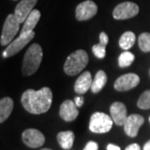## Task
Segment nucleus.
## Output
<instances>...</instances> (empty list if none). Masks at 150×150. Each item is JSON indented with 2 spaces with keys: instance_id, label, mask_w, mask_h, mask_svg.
<instances>
[{
  "instance_id": "nucleus-2",
  "label": "nucleus",
  "mask_w": 150,
  "mask_h": 150,
  "mask_svg": "<svg viewBox=\"0 0 150 150\" xmlns=\"http://www.w3.org/2000/svg\"><path fill=\"white\" fill-rule=\"evenodd\" d=\"M43 59V49L38 43H33L24 54L22 73L24 76H30L37 72Z\"/></svg>"
},
{
  "instance_id": "nucleus-19",
  "label": "nucleus",
  "mask_w": 150,
  "mask_h": 150,
  "mask_svg": "<svg viewBox=\"0 0 150 150\" xmlns=\"http://www.w3.org/2000/svg\"><path fill=\"white\" fill-rule=\"evenodd\" d=\"M74 139L75 136L74 132H72L70 130L60 132L57 136V139H58L60 147L65 150L70 149L73 147Z\"/></svg>"
},
{
  "instance_id": "nucleus-6",
  "label": "nucleus",
  "mask_w": 150,
  "mask_h": 150,
  "mask_svg": "<svg viewBox=\"0 0 150 150\" xmlns=\"http://www.w3.org/2000/svg\"><path fill=\"white\" fill-rule=\"evenodd\" d=\"M139 12V8L133 2H123L114 8L112 16L117 20H124L135 17Z\"/></svg>"
},
{
  "instance_id": "nucleus-23",
  "label": "nucleus",
  "mask_w": 150,
  "mask_h": 150,
  "mask_svg": "<svg viewBox=\"0 0 150 150\" xmlns=\"http://www.w3.org/2000/svg\"><path fill=\"white\" fill-rule=\"evenodd\" d=\"M139 46L140 49L148 53L150 52V33H143L139 37Z\"/></svg>"
},
{
  "instance_id": "nucleus-12",
  "label": "nucleus",
  "mask_w": 150,
  "mask_h": 150,
  "mask_svg": "<svg viewBox=\"0 0 150 150\" xmlns=\"http://www.w3.org/2000/svg\"><path fill=\"white\" fill-rule=\"evenodd\" d=\"M38 0H21L15 8L14 15L20 23H24L36 5Z\"/></svg>"
},
{
  "instance_id": "nucleus-22",
  "label": "nucleus",
  "mask_w": 150,
  "mask_h": 150,
  "mask_svg": "<svg viewBox=\"0 0 150 150\" xmlns=\"http://www.w3.org/2000/svg\"><path fill=\"white\" fill-rule=\"evenodd\" d=\"M135 56L129 51H124L118 57V66L120 68H126L129 67L134 63Z\"/></svg>"
},
{
  "instance_id": "nucleus-28",
  "label": "nucleus",
  "mask_w": 150,
  "mask_h": 150,
  "mask_svg": "<svg viewBox=\"0 0 150 150\" xmlns=\"http://www.w3.org/2000/svg\"><path fill=\"white\" fill-rule=\"evenodd\" d=\"M107 150H121V149L118 146L112 144H109L107 146Z\"/></svg>"
},
{
  "instance_id": "nucleus-4",
  "label": "nucleus",
  "mask_w": 150,
  "mask_h": 150,
  "mask_svg": "<svg viewBox=\"0 0 150 150\" xmlns=\"http://www.w3.org/2000/svg\"><path fill=\"white\" fill-rule=\"evenodd\" d=\"M112 118L104 112H96L93 113L89 121V130L95 134H105L110 131L112 127Z\"/></svg>"
},
{
  "instance_id": "nucleus-3",
  "label": "nucleus",
  "mask_w": 150,
  "mask_h": 150,
  "mask_svg": "<svg viewBox=\"0 0 150 150\" xmlns=\"http://www.w3.org/2000/svg\"><path fill=\"white\" fill-rule=\"evenodd\" d=\"M88 64V55L83 49L76 50L67 58L64 70L65 74L69 76H74L79 74Z\"/></svg>"
},
{
  "instance_id": "nucleus-20",
  "label": "nucleus",
  "mask_w": 150,
  "mask_h": 150,
  "mask_svg": "<svg viewBox=\"0 0 150 150\" xmlns=\"http://www.w3.org/2000/svg\"><path fill=\"white\" fill-rule=\"evenodd\" d=\"M107 75L103 70H98L93 80L91 90L93 93H97L102 90L107 83Z\"/></svg>"
},
{
  "instance_id": "nucleus-9",
  "label": "nucleus",
  "mask_w": 150,
  "mask_h": 150,
  "mask_svg": "<svg viewBox=\"0 0 150 150\" xmlns=\"http://www.w3.org/2000/svg\"><path fill=\"white\" fill-rule=\"evenodd\" d=\"M139 76L135 74H126L118 77L114 83V88L119 92L129 91L139 85Z\"/></svg>"
},
{
  "instance_id": "nucleus-17",
  "label": "nucleus",
  "mask_w": 150,
  "mask_h": 150,
  "mask_svg": "<svg viewBox=\"0 0 150 150\" xmlns=\"http://www.w3.org/2000/svg\"><path fill=\"white\" fill-rule=\"evenodd\" d=\"M13 109V101L9 97H4L0 100V123H4L10 116Z\"/></svg>"
},
{
  "instance_id": "nucleus-8",
  "label": "nucleus",
  "mask_w": 150,
  "mask_h": 150,
  "mask_svg": "<svg viewBox=\"0 0 150 150\" xmlns=\"http://www.w3.org/2000/svg\"><path fill=\"white\" fill-rule=\"evenodd\" d=\"M22 140L23 144L32 149H37L43 146L45 143V137L39 130L28 129L22 134Z\"/></svg>"
},
{
  "instance_id": "nucleus-7",
  "label": "nucleus",
  "mask_w": 150,
  "mask_h": 150,
  "mask_svg": "<svg viewBox=\"0 0 150 150\" xmlns=\"http://www.w3.org/2000/svg\"><path fill=\"white\" fill-rule=\"evenodd\" d=\"M35 36V33L32 32L27 35H19L12 41L8 47L5 48V50L3 52V57L4 58H9L13 55H15L18 53H19L23 48H24L28 43H29L33 38Z\"/></svg>"
},
{
  "instance_id": "nucleus-21",
  "label": "nucleus",
  "mask_w": 150,
  "mask_h": 150,
  "mask_svg": "<svg viewBox=\"0 0 150 150\" xmlns=\"http://www.w3.org/2000/svg\"><path fill=\"white\" fill-rule=\"evenodd\" d=\"M136 41V36L134 33L131 31H127L122 34V36L119 38L118 44L119 47L123 50H129L134 46Z\"/></svg>"
},
{
  "instance_id": "nucleus-25",
  "label": "nucleus",
  "mask_w": 150,
  "mask_h": 150,
  "mask_svg": "<svg viewBox=\"0 0 150 150\" xmlns=\"http://www.w3.org/2000/svg\"><path fill=\"white\" fill-rule=\"evenodd\" d=\"M98 144L96 142L93 141H89L87 144L85 145L84 149L83 150H98Z\"/></svg>"
},
{
  "instance_id": "nucleus-13",
  "label": "nucleus",
  "mask_w": 150,
  "mask_h": 150,
  "mask_svg": "<svg viewBox=\"0 0 150 150\" xmlns=\"http://www.w3.org/2000/svg\"><path fill=\"white\" fill-rule=\"evenodd\" d=\"M109 111L113 123L118 126H122L124 124L128 118V114H127V108L123 103H112V105L110 106Z\"/></svg>"
},
{
  "instance_id": "nucleus-15",
  "label": "nucleus",
  "mask_w": 150,
  "mask_h": 150,
  "mask_svg": "<svg viewBox=\"0 0 150 150\" xmlns=\"http://www.w3.org/2000/svg\"><path fill=\"white\" fill-rule=\"evenodd\" d=\"M92 83L91 73L88 71L83 72L75 82L74 91L79 94H83L87 93L89 88H91Z\"/></svg>"
},
{
  "instance_id": "nucleus-32",
  "label": "nucleus",
  "mask_w": 150,
  "mask_h": 150,
  "mask_svg": "<svg viewBox=\"0 0 150 150\" xmlns=\"http://www.w3.org/2000/svg\"><path fill=\"white\" fill-rule=\"evenodd\" d=\"M13 1H17V0H13Z\"/></svg>"
},
{
  "instance_id": "nucleus-24",
  "label": "nucleus",
  "mask_w": 150,
  "mask_h": 150,
  "mask_svg": "<svg viewBox=\"0 0 150 150\" xmlns=\"http://www.w3.org/2000/svg\"><path fill=\"white\" fill-rule=\"evenodd\" d=\"M138 107L141 109H149L150 108V90L144 92L138 100Z\"/></svg>"
},
{
  "instance_id": "nucleus-14",
  "label": "nucleus",
  "mask_w": 150,
  "mask_h": 150,
  "mask_svg": "<svg viewBox=\"0 0 150 150\" xmlns=\"http://www.w3.org/2000/svg\"><path fill=\"white\" fill-rule=\"evenodd\" d=\"M59 115L66 122H72L79 116V110L77 105L72 100H65L60 105Z\"/></svg>"
},
{
  "instance_id": "nucleus-11",
  "label": "nucleus",
  "mask_w": 150,
  "mask_h": 150,
  "mask_svg": "<svg viewBox=\"0 0 150 150\" xmlns=\"http://www.w3.org/2000/svg\"><path fill=\"white\" fill-rule=\"evenodd\" d=\"M144 123V118L139 114H131L128 116L125 123L123 124L124 132L129 137H136L141 126Z\"/></svg>"
},
{
  "instance_id": "nucleus-10",
  "label": "nucleus",
  "mask_w": 150,
  "mask_h": 150,
  "mask_svg": "<svg viewBox=\"0 0 150 150\" xmlns=\"http://www.w3.org/2000/svg\"><path fill=\"white\" fill-rule=\"evenodd\" d=\"M98 12V6L91 0L82 2L76 8V18L79 21H86L95 16Z\"/></svg>"
},
{
  "instance_id": "nucleus-27",
  "label": "nucleus",
  "mask_w": 150,
  "mask_h": 150,
  "mask_svg": "<svg viewBox=\"0 0 150 150\" xmlns=\"http://www.w3.org/2000/svg\"><path fill=\"white\" fill-rule=\"evenodd\" d=\"M125 150H141L140 146L138 144H132L129 145Z\"/></svg>"
},
{
  "instance_id": "nucleus-16",
  "label": "nucleus",
  "mask_w": 150,
  "mask_h": 150,
  "mask_svg": "<svg viewBox=\"0 0 150 150\" xmlns=\"http://www.w3.org/2000/svg\"><path fill=\"white\" fill-rule=\"evenodd\" d=\"M40 17H41V13L38 9H33L25 22L23 23L24 24L20 32V35H27L33 32L34 28L36 27L37 23L40 19Z\"/></svg>"
},
{
  "instance_id": "nucleus-30",
  "label": "nucleus",
  "mask_w": 150,
  "mask_h": 150,
  "mask_svg": "<svg viewBox=\"0 0 150 150\" xmlns=\"http://www.w3.org/2000/svg\"><path fill=\"white\" fill-rule=\"evenodd\" d=\"M41 150H52V149H43Z\"/></svg>"
},
{
  "instance_id": "nucleus-26",
  "label": "nucleus",
  "mask_w": 150,
  "mask_h": 150,
  "mask_svg": "<svg viewBox=\"0 0 150 150\" xmlns=\"http://www.w3.org/2000/svg\"><path fill=\"white\" fill-rule=\"evenodd\" d=\"M74 103L75 104L77 105V107L80 108L83 106V103H84V99H83V97H75L74 98Z\"/></svg>"
},
{
  "instance_id": "nucleus-31",
  "label": "nucleus",
  "mask_w": 150,
  "mask_h": 150,
  "mask_svg": "<svg viewBox=\"0 0 150 150\" xmlns=\"http://www.w3.org/2000/svg\"><path fill=\"white\" fill-rule=\"evenodd\" d=\"M149 122H150V117H149Z\"/></svg>"
},
{
  "instance_id": "nucleus-18",
  "label": "nucleus",
  "mask_w": 150,
  "mask_h": 150,
  "mask_svg": "<svg viewBox=\"0 0 150 150\" xmlns=\"http://www.w3.org/2000/svg\"><path fill=\"white\" fill-rule=\"evenodd\" d=\"M108 43V37L106 33L102 32L99 34V43L93 46L92 51L98 59H103L106 55V46Z\"/></svg>"
},
{
  "instance_id": "nucleus-29",
  "label": "nucleus",
  "mask_w": 150,
  "mask_h": 150,
  "mask_svg": "<svg viewBox=\"0 0 150 150\" xmlns=\"http://www.w3.org/2000/svg\"><path fill=\"white\" fill-rule=\"evenodd\" d=\"M143 150H150V140H149L144 146Z\"/></svg>"
},
{
  "instance_id": "nucleus-1",
  "label": "nucleus",
  "mask_w": 150,
  "mask_h": 150,
  "mask_svg": "<svg viewBox=\"0 0 150 150\" xmlns=\"http://www.w3.org/2000/svg\"><path fill=\"white\" fill-rule=\"evenodd\" d=\"M53 102V93L48 87L39 90L27 89L21 97V103L27 112L41 114L48 112Z\"/></svg>"
},
{
  "instance_id": "nucleus-33",
  "label": "nucleus",
  "mask_w": 150,
  "mask_h": 150,
  "mask_svg": "<svg viewBox=\"0 0 150 150\" xmlns=\"http://www.w3.org/2000/svg\"><path fill=\"white\" fill-rule=\"evenodd\" d=\"M149 74H150V70H149Z\"/></svg>"
},
{
  "instance_id": "nucleus-5",
  "label": "nucleus",
  "mask_w": 150,
  "mask_h": 150,
  "mask_svg": "<svg viewBox=\"0 0 150 150\" xmlns=\"http://www.w3.org/2000/svg\"><path fill=\"white\" fill-rule=\"evenodd\" d=\"M19 25L20 23L17 19L14 13L8 15L4 22L1 34L0 43L2 46L8 45L13 41V38L15 37L17 33L19 30Z\"/></svg>"
}]
</instances>
